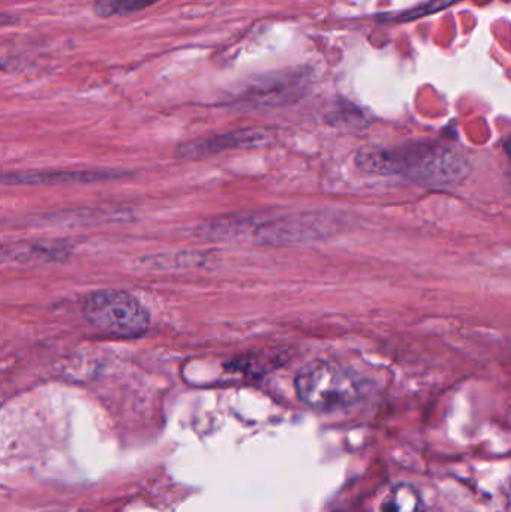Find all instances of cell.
Segmentation results:
<instances>
[{"instance_id": "6da1fadb", "label": "cell", "mask_w": 511, "mask_h": 512, "mask_svg": "<svg viewBox=\"0 0 511 512\" xmlns=\"http://www.w3.org/2000/svg\"><path fill=\"white\" fill-rule=\"evenodd\" d=\"M357 167L369 174L401 176L417 185H461L470 176V162L461 153L437 144H414L401 149L360 150Z\"/></svg>"}, {"instance_id": "7a4b0ae2", "label": "cell", "mask_w": 511, "mask_h": 512, "mask_svg": "<svg viewBox=\"0 0 511 512\" xmlns=\"http://www.w3.org/2000/svg\"><path fill=\"white\" fill-rule=\"evenodd\" d=\"M294 385L299 399L320 412L342 411L356 405L362 397L356 375L332 361L306 364L297 373Z\"/></svg>"}, {"instance_id": "3957f363", "label": "cell", "mask_w": 511, "mask_h": 512, "mask_svg": "<svg viewBox=\"0 0 511 512\" xmlns=\"http://www.w3.org/2000/svg\"><path fill=\"white\" fill-rule=\"evenodd\" d=\"M83 313L87 321L117 337H137L152 324L149 310L135 295L120 289H102L84 298Z\"/></svg>"}, {"instance_id": "277c9868", "label": "cell", "mask_w": 511, "mask_h": 512, "mask_svg": "<svg viewBox=\"0 0 511 512\" xmlns=\"http://www.w3.org/2000/svg\"><path fill=\"white\" fill-rule=\"evenodd\" d=\"M338 221L330 213H308L264 222L254 236L263 245H297L323 240L333 234Z\"/></svg>"}, {"instance_id": "5b68a950", "label": "cell", "mask_w": 511, "mask_h": 512, "mask_svg": "<svg viewBox=\"0 0 511 512\" xmlns=\"http://www.w3.org/2000/svg\"><path fill=\"white\" fill-rule=\"evenodd\" d=\"M270 140V132L261 128L240 129V131L227 132V134L215 135V137L200 138V140L188 141L177 147V158L180 159H204L219 155L233 149H248L267 143Z\"/></svg>"}, {"instance_id": "8992f818", "label": "cell", "mask_w": 511, "mask_h": 512, "mask_svg": "<svg viewBox=\"0 0 511 512\" xmlns=\"http://www.w3.org/2000/svg\"><path fill=\"white\" fill-rule=\"evenodd\" d=\"M120 177V171H15L0 173V185H86Z\"/></svg>"}, {"instance_id": "52a82bcc", "label": "cell", "mask_w": 511, "mask_h": 512, "mask_svg": "<svg viewBox=\"0 0 511 512\" xmlns=\"http://www.w3.org/2000/svg\"><path fill=\"white\" fill-rule=\"evenodd\" d=\"M71 246L54 240L0 245V265L62 264L71 259Z\"/></svg>"}, {"instance_id": "ba28073f", "label": "cell", "mask_w": 511, "mask_h": 512, "mask_svg": "<svg viewBox=\"0 0 511 512\" xmlns=\"http://www.w3.org/2000/svg\"><path fill=\"white\" fill-rule=\"evenodd\" d=\"M377 512H423V501L413 486L398 484L384 496Z\"/></svg>"}, {"instance_id": "9c48e42d", "label": "cell", "mask_w": 511, "mask_h": 512, "mask_svg": "<svg viewBox=\"0 0 511 512\" xmlns=\"http://www.w3.org/2000/svg\"><path fill=\"white\" fill-rule=\"evenodd\" d=\"M156 2L159 0H98L93 6V12L102 18L116 17V15L128 17L149 8Z\"/></svg>"}, {"instance_id": "30bf717a", "label": "cell", "mask_w": 511, "mask_h": 512, "mask_svg": "<svg viewBox=\"0 0 511 512\" xmlns=\"http://www.w3.org/2000/svg\"><path fill=\"white\" fill-rule=\"evenodd\" d=\"M462 0H428V2L420 3L414 8L407 9L398 15H390L387 20L395 21V23H411V21L419 20V18L428 17V15L435 14V12L443 11V9L450 8Z\"/></svg>"}, {"instance_id": "8fae6325", "label": "cell", "mask_w": 511, "mask_h": 512, "mask_svg": "<svg viewBox=\"0 0 511 512\" xmlns=\"http://www.w3.org/2000/svg\"><path fill=\"white\" fill-rule=\"evenodd\" d=\"M15 21H17V18L14 15L0 12V26H9V24H14Z\"/></svg>"}, {"instance_id": "7c38bea8", "label": "cell", "mask_w": 511, "mask_h": 512, "mask_svg": "<svg viewBox=\"0 0 511 512\" xmlns=\"http://www.w3.org/2000/svg\"><path fill=\"white\" fill-rule=\"evenodd\" d=\"M0 69H3V63L0 62Z\"/></svg>"}]
</instances>
